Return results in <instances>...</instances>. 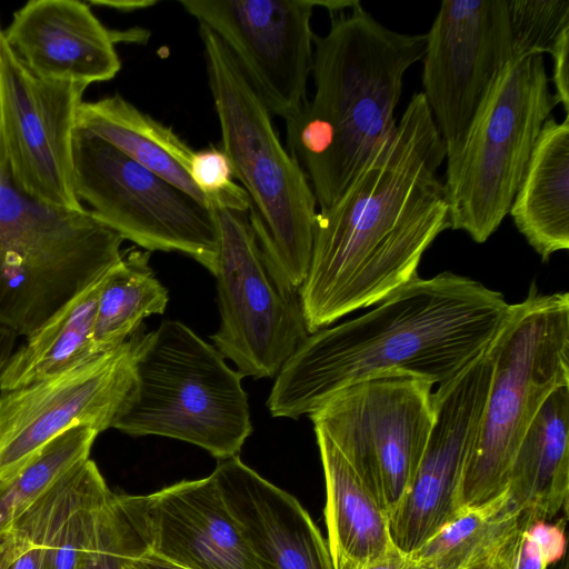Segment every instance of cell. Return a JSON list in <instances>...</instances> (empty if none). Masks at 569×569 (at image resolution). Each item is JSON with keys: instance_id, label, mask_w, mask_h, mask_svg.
<instances>
[{"instance_id": "cell-1", "label": "cell", "mask_w": 569, "mask_h": 569, "mask_svg": "<svg viewBox=\"0 0 569 569\" xmlns=\"http://www.w3.org/2000/svg\"><path fill=\"white\" fill-rule=\"evenodd\" d=\"M446 149L422 92L339 200L316 217L299 290L309 335L379 303L419 277L422 254L450 228L438 169Z\"/></svg>"}, {"instance_id": "cell-2", "label": "cell", "mask_w": 569, "mask_h": 569, "mask_svg": "<svg viewBox=\"0 0 569 569\" xmlns=\"http://www.w3.org/2000/svg\"><path fill=\"white\" fill-rule=\"evenodd\" d=\"M508 309L501 292L471 278L418 277L363 316L310 333L278 372L267 407L298 419L339 389L388 372L446 382L489 346Z\"/></svg>"}, {"instance_id": "cell-3", "label": "cell", "mask_w": 569, "mask_h": 569, "mask_svg": "<svg viewBox=\"0 0 569 569\" xmlns=\"http://www.w3.org/2000/svg\"><path fill=\"white\" fill-rule=\"evenodd\" d=\"M330 17L329 31L313 38V97L286 122L288 151L319 210L339 200L395 131L405 73L422 60L426 47V34L385 27L360 1Z\"/></svg>"}, {"instance_id": "cell-4", "label": "cell", "mask_w": 569, "mask_h": 569, "mask_svg": "<svg viewBox=\"0 0 569 569\" xmlns=\"http://www.w3.org/2000/svg\"><path fill=\"white\" fill-rule=\"evenodd\" d=\"M221 149L246 191L248 217L278 278L299 291L311 260L317 201L309 181L281 143L271 112L219 37L199 24Z\"/></svg>"}, {"instance_id": "cell-5", "label": "cell", "mask_w": 569, "mask_h": 569, "mask_svg": "<svg viewBox=\"0 0 569 569\" xmlns=\"http://www.w3.org/2000/svg\"><path fill=\"white\" fill-rule=\"evenodd\" d=\"M223 359L180 321L140 327L134 382L112 428L186 441L219 460L238 456L252 425L243 377Z\"/></svg>"}, {"instance_id": "cell-6", "label": "cell", "mask_w": 569, "mask_h": 569, "mask_svg": "<svg viewBox=\"0 0 569 569\" xmlns=\"http://www.w3.org/2000/svg\"><path fill=\"white\" fill-rule=\"evenodd\" d=\"M493 373L468 459L462 500L477 506L507 489L517 449L552 391L569 386V295L531 283L509 305L492 340Z\"/></svg>"}, {"instance_id": "cell-7", "label": "cell", "mask_w": 569, "mask_h": 569, "mask_svg": "<svg viewBox=\"0 0 569 569\" xmlns=\"http://www.w3.org/2000/svg\"><path fill=\"white\" fill-rule=\"evenodd\" d=\"M123 241L89 209L42 203L0 174V327L30 336L120 261Z\"/></svg>"}, {"instance_id": "cell-8", "label": "cell", "mask_w": 569, "mask_h": 569, "mask_svg": "<svg viewBox=\"0 0 569 569\" xmlns=\"http://www.w3.org/2000/svg\"><path fill=\"white\" fill-rule=\"evenodd\" d=\"M557 104L543 56L512 59L496 76L458 149L446 158L451 229L478 243L497 231Z\"/></svg>"}, {"instance_id": "cell-9", "label": "cell", "mask_w": 569, "mask_h": 569, "mask_svg": "<svg viewBox=\"0 0 569 569\" xmlns=\"http://www.w3.org/2000/svg\"><path fill=\"white\" fill-rule=\"evenodd\" d=\"M433 385L402 372L350 383L309 415L389 515L418 470L435 423Z\"/></svg>"}, {"instance_id": "cell-10", "label": "cell", "mask_w": 569, "mask_h": 569, "mask_svg": "<svg viewBox=\"0 0 569 569\" xmlns=\"http://www.w3.org/2000/svg\"><path fill=\"white\" fill-rule=\"evenodd\" d=\"M78 199L103 224L148 251H178L212 274L220 233L214 210L80 129L72 142Z\"/></svg>"}, {"instance_id": "cell-11", "label": "cell", "mask_w": 569, "mask_h": 569, "mask_svg": "<svg viewBox=\"0 0 569 569\" xmlns=\"http://www.w3.org/2000/svg\"><path fill=\"white\" fill-rule=\"evenodd\" d=\"M213 210L220 233L213 276L221 320L210 339L242 377H273L309 336L299 291L274 273L248 212Z\"/></svg>"}, {"instance_id": "cell-12", "label": "cell", "mask_w": 569, "mask_h": 569, "mask_svg": "<svg viewBox=\"0 0 569 569\" xmlns=\"http://www.w3.org/2000/svg\"><path fill=\"white\" fill-rule=\"evenodd\" d=\"M138 330L88 362L0 391V493L64 432L89 427L100 433L113 427L134 382Z\"/></svg>"}, {"instance_id": "cell-13", "label": "cell", "mask_w": 569, "mask_h": 569, "mask_svg": "<svg viewBox=\"0 0 569 569\" xmlns=\"http://www.w3.org/2000/svg\"><path fill=\"white\" fill-rule=\"evenodd\" d=\"M493 340V339H492ZM492 341L432 393L435 423L408 490L388 515L393 546L412 555L463 510L468 459L493 373Z\"/></svg>"}, {"instance_id": "cell-14", "label": "cell", "mask_w": 569, "mask_h": 569, "mask_svg": "<svg viewBox=\"0 0 569 569\" xmlns=\"http://www.w3.org/2000/svg\"><path fill=\"white\" fill-rule=\"evenodd\" d=\"M2 119L12 183L42 203L81 211L73 187L72 142L88 86L31 72L1 37Z\"/></svg>"}, {"instance_id": "cell-15", "label": "cell", "mask_w": 569, "mask_h": 569, "mask_svg": "<svg viewBox=\"0 0 569 569\" xmlns=\"http://www.w3.org/2000/svg\"><path fill=\"white\" fill-rule=\"evenodd\" d=\"M512 60L507 0H445L426 33L421 91L446 158L496 76Z\"/></svg>"}, {"instance_id": "cell-16", "label": "cell", "mask_w": 569, "mask_h": 569, "mask_svg": "<svg viewBox=\"0 0 569 569\" xmlns=\"http://www.w3.org/2000/svg\"><path fill=\"white\" fill-rule=\"evenodd\" d=\"M224 43L271 114L284 122L308 101L312 0H180Z\"/></svg>"}, {"instance_id": "cell-17", "label": "cell", "mask_w": 569, "mask_h": 569, "mask_svg": "<svg viewBox=\"0 0 569 569\" xmlns=\"http://www.w3.org/2000/svg\"><path fill=\"white\" fill-rule=\"evenodd\" d=\"M260 569H333L328 543L308 511L239 456L212 472Z\"/></svg>"}, {"instance_id": "cell-18", "label": "cell", "mask_w": 569, "mask_h": 569, "mask_svg": "<svg viewBox=\"0 0 569 569\" xmlns=\"http://www.w3.org/2000/svg\"><path fill=\"white\" fill-rule=\"evenodd\" d=\"M2 37L36 76L89 86L121 68L114 34L86 2L31 0L14 12Z\"/></svg>"}, {"instance_id": "cell-19", "label": "cell", "mask_w": 569, "mask_h": 569, "mask_svg": "<svg viewBox=\"0 0 569 569\" xmlns=\"http://www.w3.org/2000/svg\"><path fill=\"white\" fill-rule=\"evenodd\" d=\"M148 496L156 556L184 569H260L212 473Z\"/></svg>"}, {"instance_id": "cell-20", "label": "cell", "mask_w": 569, "mask_h": 569, "mask_svg": "<svg viewBox=\"0 0 569 569\" xmlns=\"http://www.w3.org/2000/svg\"><path fill=\"white\" fill-rule=\"evenodd\" d=\"M325 483V518L333 569H368L396 547L387 512L332 441L315 429Z\"/></svg>"}, {"instance_id": "cell-21", "label": "cell", "mask_w": 569, "mask_h": 569, "mask_svg": "<svg viewBox=\"0 0 569 569\" xmlns=\"http://www.w3.org/2000/svg\"><path fill=\"white\" fill-rule=\"evenodd\" d=\"M509 214L543 262L569 248V114L549 117L536 141Z\"/></svg>"}, {"instance_id": "cell-22", "label": "cell", "mask_w": 569, "mask_h": 569, "mask_svg": "<svg viewBox=\"0 0 569 569\" xmlns=\"http://www.w3.org/2000/svg\"><path fill=\"white\" fill-rule=\"evenodd\" d=\"M507 490L518 509L551 521L568 515L569 386L546 399L512 460Z\"/></svg>"}, {"instance_id": "cell-23", "label": "cell", "mask_w": 569, "mask_h": 569, "mask_svg": "<svg viewBox=\"0 0 569 569\" xmlns=\"http://www.w3.org/2000/svg\"><path fill=\"white\" fill-rule=\"evenodd\" d=\"M77 128L106 141L211 208L189 173L194 150L171 127L139 110L120 94L83 101L78 110Z\"/></svg>"}, {"instance_id": "cell-24", "label": "cell", "mask_w": 569, "mask_h": 569, "mask_svg": "<svg viewBox=\"0 0 569 569\" xmlns=\"http://www.w3.org/2000/svg\"><path fill=\"white\" fill-rule=\"evenodd\" d=\"M106 274L66 302L16 347L2 369L0 391L29 386L101 356L94 350L92 332Z\"/></svg>"}, {"instance_id": "cell-25", "label": "cell", "mask_w": 569, "mask_h": 569, "mask_svg": "<svg viewBox=\"0 0 569 569\" xmlns=\"http://www.w3.org/2000/svg\"><path fill=\"white\" fill-rule=\"evenodd\" d=\"M169 297L149 266V252L127 250L106 274L92 341L98 355L124 343L153 313H163Z\"/></svg>"}, {"instance_id": "cell-26", "label": "cell", "mask_w": 569, "mask_h": 569, "mask_svg": "<svg viewBox=\"0 0 569 569\" xmlns=\"http://www.w3.org/2000/svg\"><path fill=\"white\" fill-rule=\"evenodd\" d=\"M506 489L465 510L410 557L432 569H475L489 558L523 520Z\"/></svg>"}, {"instance_id": "cell-27", "label": "cell", "mask_w": 569, "mask_h": 569, "mask_svg": "<svg viewBox=\"0 0 569 569\" xmlns=\"http://www.w3.org/2000/svg\"><path fill=\"white\" fill-rule=\"evenodd\" d=\"M149 496L111 492L98 508L74 569H122L150 551Z\"/></svg>"}, {"instance_id": "cell-28", "label": "cell", "mask_w": 569, "mask_h": 569, "mask_svg": "<svg viewBox=\"0 0 569 569\" xmlns=\"http://www.w3.org/2000/svg\"><path fill=\"white\" fill-rule=\"evenodd\" d=\"M99 432L77 427L52 440L0 493V537L66 473L90 458Z\"/></svg>"}, {"instance_id": "cell-29", "label": "cell", "mask_w": 569, "mask_h": 569, "mask_svg": "<svg viewBox=\"0 0 569 569\" xmlns=\"http://www.w3.org/2000/svg\"><path fill=\"white\" fill-rule=\"evenodd\" d=\"M512 59L551 52L569 29L568 0H507Z\"/></svg>"}, {"instance_id": "cell-30", "label": "cell", "mask_w": 569, "mask_h": 569, "mask_svg": "<svg viewBox=\"0 0 569 569\" xmlns=\"http://www.w3.org/2000/svg\"><path fill=\"white\" fill-rule=\"evenodd\" d=\"M189 173L212 209L249 211V198L242 187L234 182L231 163L221 148L209 147L193 151Z\"/></svg>"}, {"instance_id": "cell-31", "label": "cell", "mask_w": 569, "mask_h": 569, "mask_svg": "<svg viewBox=\"0 0 569 569\" xmlns=\"http://www.w3.org/2000/svg\"><path fill=\"white\" fill-rule=\"evenodd\" d=\"M9 532L17 550L9 569H46V547L32 526L20 518Z\"/></svg>"}, {"instance_id": "cell-32", "label": "cell", "mask_w": 569, "mask_h": 569, "mask_svg": "<svg viewBox=\"0 0 569 569\" xmlns=\"http://www.w3.org/2000/svg\"><path fill=\"white\" fill-rule=\"evenodd\" d=\"M550 56L552 58V77L558 104L569 114V29L557 39Z\"/></svg>"}, {"instance_id": "cell-33", "label": "cell", "mask_w": 569, "mask_h": 569, "mask_svg": "<svg viewBox=\"0 0 569 569\" xmlns=\"http://www.w3.org/2000/svg\"><path fill=\"white\" fill-rule=\"evenodd\" d=\"M532 519L535 518L531 515L525 512L523 520L513 535L475 569H516L521 537Z\"/></svg>"}, {"instance_id": "cell-34", "label": "cell", "mask_w": 569, "mask_h": 569, "mask_svg": "<svg viewBox=\"0 0 569 569\" xmlns=\"http://www.w3.org/2000/svg\"><path fill=\"white\" fill-rule=\"evenodd\" d=\"M528 525L521 537L516 569H549L552 566L550 559L543 548L529 533Z\"/></svg>"}, {"instance_id": "cell-35", "label": "cell", "mask_w": 569, "mask_h": 569, "mask_svg": "<svg viewBox=\"0 0 569 569\" xmlns=\"http://www.w3.org/2000/svg\"><path fill=\"white\" fill-rule=\"evenodd\" d=\"M122 569H184L171 563L151 551L133 557L126 561Z\"/></svg>"}, {"instance_id": "cell-36", "label": "cell", "mask_w": 569, "mask_h": 569, "mask_svg": "<svg viewBox=\"0 0 569 569\" xmlns=\"http://www.w3.org/2000/svg\"><path fill=\"white\" fill-rule=\"evenodd\" d=\"M368 569H417V563L410 556L395 548Z\"/></svg>"}, {"instance_id": "cell-37", "label": "cell", "mask_w": 569, "mask_h": 569, "mask_svg": "<svg viewBox=\"0 0 569 569\" xmlns=\"http://www.w3.org/2000/svg\"><path fill=\"white\" fill-rule=\"evenodd\" d=\"M91 4L110 7L120 11H134L146 9L157 4L152 0H111V1H90Z\"/></svg>"}, {"instance_id": "cell-38", "label": "cell", "mask_w": 569, "mask_h": 569, "mask_svg": "<svg viewBox=\"0 0 569 569\" xmlns=\"http://www.w3.org/2000/svg\"><path fill=\"white\" fill-rule=\"evenodd\" d=\"M18 336L11 330L0 327V376L4 365L17 347Z\"/></svg>"}, {"instance_id": "cell-39", "label": "cell", "mask_w": 569, "mask_h": 569, "mask_svg": "<svg viewBox=\"0 0 569 569\" xmlns=\"http://www.w3.org/2000/svg\"><path fill=\"white\" fill-rule=\"evenodd\" d=\"M16 558L14 543L8 533L0 537V569H9Z\"/></svg>"}, {"instance_id": "cell-40", "label": "cell", "mask_w": 569, "mask_h": 569, "mask_svg": "<svg viewBox=\"0 0 569 569\" xmlns=\"http://www.w3.org/2000/svg\"><path fill=\"white\" fill-rule=\"evenodd\" d=\"M313 6L323 7L326 10L330 12V14H336L345 11L346 9H351L359 1L358 0H327V1H316L312 0Z\"/></svg>"}, {"instance_id": "cell-41", "label": "cell", "mask_w": 569, "mask_h": 569, "mask_svg": "<svg viewBox=\"0 0 569 569\" xmlns=\"http://www.w3.org/2000/svg\"><path fill=\"white\" fill-rule=\"evenodd\" d=\"M2 30L0 29V43H1ZM8 173V159L4 144L3 134V119H2V94H1V73H0V174Z\"/></svg>"}, {"instance_id": "cell-42", "label": "cell", "mask_w": 569, "mask_h": 569, "mask_svg": "<svg viewBox=\"0 0 569 569\" xmlns=\"http://www.w3.org/2000/svg\"><path fill=\"white\" fill-rule=\"evenodd\" d=\"M552 569H569L567 557H563L559 562L555 563Z\"/></svg>"}, {"instance_id": "cell-43", "label": "cell", "mask_w": 569, "mask_h": 569, "mask_svg": "<svg viewBox=\"0 0 569 569\" xmlns=\"http://www.w3.org/2000/svg\"><path fill=\"white\" fill-rule=\"evenodd\" d=\"M417 569H432V568H429V567H426V566L417 563Z\"/></svg>"}]
</instances>
